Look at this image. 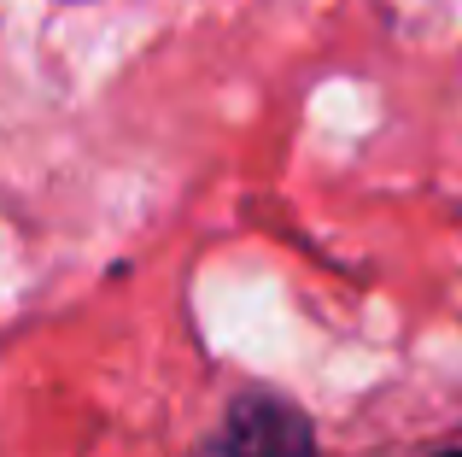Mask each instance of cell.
<instances>
[{
    "mask_svg": "<svg viewBox=\"0 0 462 457\" xmlns=\"http://www.w3.org/2000/svg\"><path fill=\"white\" fill-rule=\"evenodd\" d=\"M205 457H322L316 428L282 393H240Z\"/></svg>",
    "mask_w": 462,
    "mask_h": 457,
    "instance_id": "1",
    "label": "cell"
},
{
    "mask_svg": "<svg viewBox=\"0 0 462 457\" xmlns=\"http://www.w3.org/2000/svg\"><path fill=\"white\" fill-rule=\"evenodd\" d=\"M439 457H462V446H457V452H439Z\"/></svg>",
    "mask_w": 462,
    "mask_h": 457,
    "instance_id": "2",
    "label": "cell"
}]
</instances>
